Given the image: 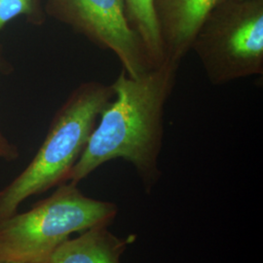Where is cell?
I'll return each instance as SVG.
<instances>
[{"mask_svg": "<svg viewBox=\"0 0 263 263\" xmlns=\"http://www.w3.org/2000/svg\"><path fill=\"white\" fill-rule=\"evenodd\" d=\"M118 207L88 197L78 184L65 182L25 213L0 223V258L18 263H48L71 234L108 226Z\"/></svg>", "mask_w": 263, "mask_h": 263, "instance_id": "obj_3", "label": "cell"}, {"mask_svg": "<svg viewBox=\"0 0 263 263\" xmlns=\"http://www.w3.org/2000/svg\"><path fill=\"white\" fill-rule=\"evenodd\" d=\"M19 156L18 146L11 142L0 130V159L12 162L18 159Z\"/></svg>", "mask_w": 263, "mask_h": 263, "instance_id": "obj_10", "label": "cell"}, {"mask_svg": "<svg viewBox=\"0 0 263 263\" xmlns=\"http://www.w3.org/2000/svg\"><path fill=\"white\" fill-rule=\"evenodd\" d=\"M0 263H18V262H12V261H7V260H4V259H1V258H0Z\"/></svg>", "mask_w": 263, "mask_h": 263, "instance_id": "obj_11", "label": "cell"}, {"mask_svg": "<svg viewBox=\"0 0 263 263\" xmlns=\"http://www.w3.org/2000/svg\"><path fill=\"white\" fill-rule=\"evenodd\" d=\"M179 65L166 59L139 78H133L122 69L110 85L112 100L101 113L67 182L78 184L102 165L120 158L131 163L145 193L151 194L162 175L158 161L165 108Z\"/></svg>", "mask_w": 263, "mask_h": 263, "instance_id": "obj_1", "label": "cell"}, {"mask_svg": "<svg viewBox=\"0 0 263 263\" xmlns=\"http://www.w3.org/2000/svg\"><path fill=\"white\" fill-rule=\"evenodd\" d=\"M195 52L211 84L263 74V0H220L198 29Z\"/></svg>", "mask_w": 263, "mask_h": 263, "instance_id": "obj_4", "label": "cell"}, {"mask_svg": "<svg viewBox=\"0 0 263 263\" xmlns=\"http://www.w3.org/2000/svg\"><path fill=\"white\" fill-rule=\"evenodd\" d=\"M44 8L98 47L113 52L133 78L155 67L128 20L124 0H46Z\"/></svg>", "mask_w": 263, "mask_h": 263, "instance_id": "obj_5", "label": "cell"}, {"mask_svg": "<svg viewBox=\"0 0 263 263\" xmlns=\"http://www.w3.org/2000/svg\"><path fill=\"white\" fill-rule=\"evenodd\" d=\"M110 85H79L55 114L37 153L23 172L0 190V223L18 213L27 199L67 182L106 104Z\"/></svg>", "mask_w": 263, "mask_h": 263, "instance_id": "obj_2", "label": "cell"}, {"mask_svg": "<svg viewBox=\"0 0 263 263\" xmlns=\"http://www.w3.org/2000/svg\"><path fill=\"white\" fill-rule=\"evenodd\" d=\"M220 0H155L166 59L180 64L210 12Z\"/></svg>", "mask_w": 263, "mask_h": 263, "instance_id": "obj_6", "label": "cell"}, {"mask_svg": "<svg viewBox=\"0 0 263 263\" xmlns=\"http://www.w3.org/2000/svg\"><path fill=\"white\" fill-rule=\"evenodd\" d=\"M98 226L68 239L51 255L48 263H121L127 249L137 241V234L118 237Z\"/></svg>", "mask_w": 263, "mask_h": 263, "instance_id": "obj_7", "label": "cell"}, {"mask_svg": "<svg viewBox=\"0 0 263 263\" xmlns=\"http://www.w3.org/2000/svg\"><path fill=\"white\" fill-rule=\"evenodd\" d=\"M43 0H0V31L8 23L19 17H25L34 25L45 21ZM0 55V70L6 68Z\"/></svg>", "mask_w": 263, "mask_h": 263, "instance_id": "obj_9", "label": "cell"}, {"mask_svg": "<svg viewBox=\"0 0 263 263\" xmlns=\"http://www.w3.org/2000/svg\"><path fill=\"white\" fill-rule=\"evenodd\" d=\"M127 17L133 28L141 37L153 66L166 60L159 24L156 16L155 0H124Z\"/></svg>", "mask_w": 263, "mask_h": 263, "instance_id": "obj_8", "label": "cell"}]
</instances>
